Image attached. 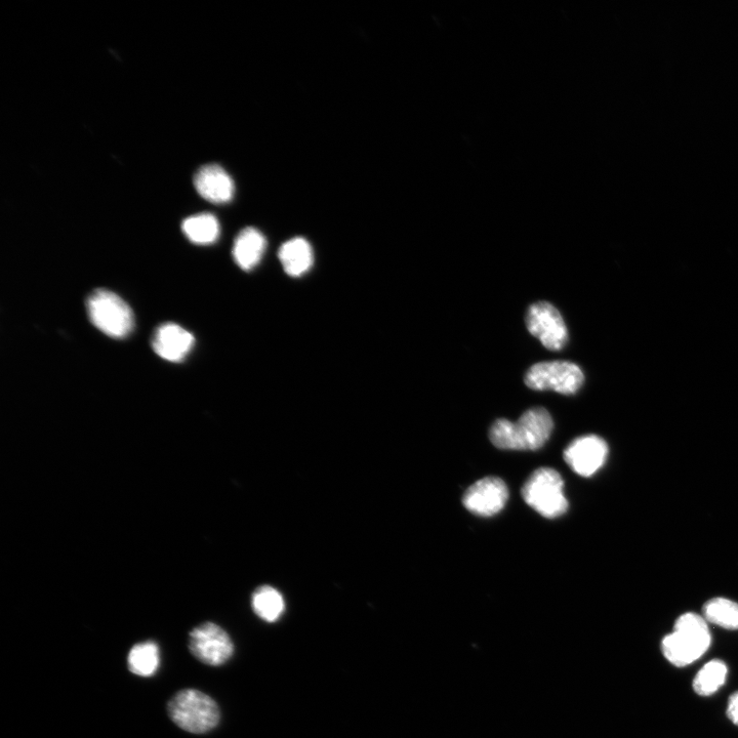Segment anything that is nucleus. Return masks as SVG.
Here are the masks:
<instances>
[{
    "mask_svg": "<svg viewBox=\"0 0 738 738\" xmlns=\"http://www.w3.org/2000/svg\"><path fill=\"white\" fill-rule=\"evenodd\" d=\"M186 237L195 244H212L220 236V224L211 214H200L187 218L182 224Z\"/></svg>",
    "mask_w": 738,
    "mask_h": 738,
    "instance_id": "f3484780",
    "label": "nucleus"
},
{
    "mask_svg": "<svg viewBox=\"0 0 738 738\" xmlns=\"http://www.w3.org/2000/svg\"><path fill=\"white\" fill-rule=\"evenodd\" d=\"M527 330L550 351L562 350L568 341L567 327L560 312L548 302L532 304L525 318Z\"/></svg>",
    "mask_w": 738,
    "mask_h": 738,
    "instance_id": "6e6552de",
    "label": "nucleus"
},
{
    "mask_svg": "<svg viewBox=\"0 0 738 738\" xmlns=\"http://www.w3.org/2000/svg\"><path fill=\"white\" fill-rule=\"evenodd\" d=\"M172 721L181 729L203 734L216 728L220 722V709L211 696L196 690H181L168 704Z\"/></svg>",
    "mask_w": 738,
    "mask_h": 738,
    "instance_id": "7ed1b4c3",
    "label": "nucleus"
},
{
    "mask_svg": "<svg viewBox=\"0 0 738 738\" xmlns=\"http://www.w3.org/2000/svg\"><path fill=\"white\" fill-rule=\"evenodd\" d=\"M608 445L599 436L587 435L574 439L564 450V461L582 477H591L605 464Z\"/></svg>",
    "mask_w": 738,
    "mask_h": 738,
    "instance_id": "9d476101",
    "label": "nucleus"
},
{
    "mask_svg": "<svg viewBox=\"0 0 738 738\" xmlns=\"http://www.w3.org/2000/svg\"><path fill=\"white\" fill-rule=\"evenodd\" d=\"M711 641L705 618L688 612L676 621L673 633L663 639L662 651L672 665L682 668L701 659L710 648Z\"/></svg>",
    "mask_w": 738,
    "mask_h": 738,
    "instance_id": "f03ea898",
    "label": "nucleus"
},
{
    "mask_svg": "<svg viewBox=\"0 0 738 738\" xmlns=\"http://www.w3.org/2000/svg\"><path fill=\"white\" fill-rule=\"evenodd\" d=\"M198 194L216 204L228 203L234 197L235 185L230 175L218 164H208L194 176Z\"/></svg>",
    "mask_w": 738,
    "mask_h": 738,
    "instance_id": "f8f14e48",
    "label": "nucleus"
},
{
    "mask_svg": "<svg viewBox=\"0 0 738 738\" xmlns=\"http://www.w3.org/2000/svg\"><path fill=\"white\" fill-rule=\"evenodd\" d=\"M87 310L92 323L108 337L123 339L133 331L132 309L119 296L110 291L93 292L87 300Z\"/></svg>",
    "mask_w": 738,
    "mask_h": 738,
    "instance_id": "39448f33",
    "label": "nucleus"
},
{
    "mask_svg": "<svg viewBox=\"0 0 738 738\" xmlns=\"http://www.w3.org/2000/svg\"><path fill=\"white\" fill-rule=\"evenodd\" d=\"M522 497L529 507L545 518H558L568 510L564 481L552 468L533 472L522 488Z\"/></svg>",
    "mask_w": 738,
    "mask_h": 738,
    "instance_id": "20e7f679",
    "label": "nucleus"
},
{
    "mask_svg": "<svg viewBox=\"0 0 738 738\" xmlns=\"http://www.w3.org/2000/svg\"><path fill=\"white\" fill-rule=\"evenodd\" d=\"M252 607L261 620L275 623L285 610V602L281 593L268 585L255 590L252 596Z\"/></svg>",
    "mask_w": 738,
    "mask_h": 738,
    "instance_id": "2eb2a0df",
    "label": "nucleus"
},
{
    "mask_svg": "<svg viewBox=\"0 0 738 738\" xmlns=\"http://www.w3.org/2000/svg\"><path fill=\"white\" fill-rule=\"evenodd\" d=\"M189 649L200 663L212 667L226 664L234 653L228 633L214 623H204L190 632Z\"/></svg>",
    "mask_w": 738,
    "mask_h": 738,
    "instance_id": "0eeeda50",
    "label": "nucleus"
},
{
    "mask_svg": "<svg viewBox=\"0 0 738 738\" xmlns=\"http://www.w3.org/2000/svg\"><path fill=\"white\" fill-rule=\"evenodd\" d=\"M708 623L726 630H738V603L726 598H714L704 606Z\"/></svg>",
    "mask_w": 738,
    "mask_h": 738,
    "instance_id": "a211bd4d",
    "label": "nucleus"
},
{
    "mask_svg": "<svg viewBox=\"0 0 738 738\" xmlns=\"http://www.w3.org/2000/svg\"><path fill=\"white\" fill-rule=\"evenodd\" d=\"M509 499L507 484L499 477H485L474 483L463 497V505L471 513L491 517L500 513Z\"/></svg>",
    "mask_w": 738,
    "mask_h": 738,
    "instance_id": "1a4fd4ad",
    "label": "nucleus"
},
{
    "mask_svg": "<svg viewBox=\"0 0 738 738\" xmlns=\"http://www.w3.org/2000/svg\"><path fill=\"white\" fill-rule=\"evenodd\" d=\"M727 673V666L722 661L709 662L695 676L693 680L694 691L701 696L713 695L725 684Z\"/></svg>",
    "mask_w": 738,
    "mask_h": 738,
    "instance_id": "6ab92c4d",
    "label": "nucleus"
},
{
    "mask_svg": "<svg viewBox=\"0 0 738 738\" xmlns=\"http://www.w3.org/2000/svg\"><path fill=\"white\" fill-rule=\"evenodd\" d=\"M160 664L159 647L153 641H147L135 645L128 656L130 671L140 677L153 676Z\"/></svg>",
    "mask_w": 738,
    "mask_h": 738,
    "instance_id": "dca6fc26",
    "label": "nucleus"
},
{
    "mask_svg": "<svg viewBox=\"0 0 738 738\" xmlns=\"http://www.w3.org/2000/svg\"><path fill=\"white\" fill-rule=\"evenodd\" d=\"M193 345L194 337L175 323L160 325L152 339L155 353L171 362L182 361L189 354Z\"/></svg>",
    "mask_w": 738,
    "mask_h": 738,
    "instance_id": "9b49d317",
    "label": "nucleus"
},
{
    "mask_svg": "<svg viewBox=\"0 0 738 738\" xmlns=\"http://www.w3.org/2000/svg\"><path fill=\"white\" fill-rule=\"evenodd\" d=\"M278 257L285 273L292 277L304 275L313 265V251L304 238L286 241L282 244Z\"/></svg>",
    "mask_w": 738,
    "mask_h": 738,
    "instance_id": "4468645a",
    "label": "nucleus"
},
{
    "mask_svg": "<svg viewBox=\"0 0 738 738\" xmlns=\"http://www.w3.org/2000/svg\"><path fill=\"white\" fill-rule=\"evenodd\" d=\"M266 248V238L259 230L245 228L234 241V261L242 270L250 271L261 262Z\"/></svg>",
    "mask_w": 738,
    "mask_h": 738,
    "instance_id": "ddd939ff",
    "label": "nucleus"
},
{
    "mask_svg": "<svg viewBox=\"0 0 738 738\" xmlns=\"http://www.w3.org/2000/svg\"><path fill=\"white\" fill-rule=\"evenodd\" d=\"M727 716L734 725L738 726V692L730 696Z\"/></svg>",
    "mask_w": 738,
    "mask_h": 738,
    "instance_id": "aec40b11",
    "label": "nucleus"
},
{
    "mask_svg": "<svg viewBox=\"0 0 738 738\" xmlns=\"http://www.w3.org/2000/svg\"><path fill=\"white\" fill-rule=\"evenodd\" d=\"M528 388L536 391L552 390L563 395L579 392L585 382L579 365L569 361H546L532 365L525 375Z\"/></svg>",
    "mask_w": 738,
    "mask_h": 738,
    "instance_id": "423d86ee",
    "label": "nucleus"
},
{
    "mask_svg": "<svg viewBox=\"0 0 738 738\" xmlns=\"http://www.w3.org/2000/svg\"><path fill=\"white\" fill-rule=\"evenodd\" d=\"M554 422L548 410L533 407L516 423L500 419L491 426L489 438L500 449L538 450L550 439Z\"/></svg>",
    "mask_w": 738,
    "mask_h": 738,
    "instance_id": "f257e3e1",
    "label": "nucleus"
}]
</instances>
